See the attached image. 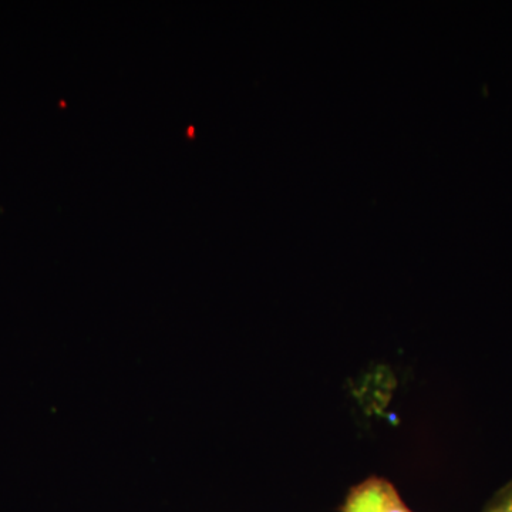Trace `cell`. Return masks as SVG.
<instances>
[{
  "instance_id": "7a4b0ae2",
  "label": "cell",
  "mask_w": 512,
  "mask_h": 512,
  "mask_svg": "<svg viewBox=\"0 0 512 512\" xmlns=\"http://www.w3.org/2000/svg\"><path fill=\"white\" fill-rule=\"evenodd\" d=\"M490 512H512V497L503 501V503L498 505V507H495L494 510H491Z\"/></svg>"
},
{
  "instance_id": "6da1fadb",
  "label": "cell",
  "mask_w": 512,
  "mask_h": 512,
  "mask_svg": "<svg viewBox=\"0 0 512 512\" xmlns=\"http://www.w3.org/2000/svg\"><path fill=\"white\" fill-rule=\"evenodd\" d=\"M343 512H413L403 503L392 484L382 478H370L353 488Z\"/></svg>"
}]
</instances>
